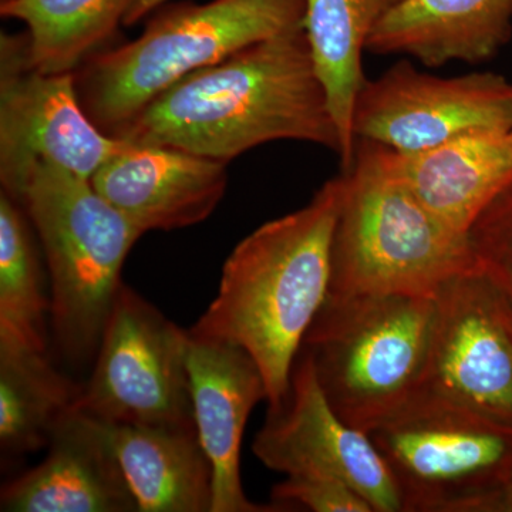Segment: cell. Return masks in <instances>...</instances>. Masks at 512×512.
I'll list each match as a JSON object with an SVG mask.
<instances>
[{"label":"cell","mask_w":512,"mask_h":512,"mask_svg":"<svg viewBox=\"0 0 512 512\" xmlns=\"http://www.w3.org/2000/svg\"><path fill=\"white\" fill-rule=\"evenodd\" d=\"M80 384L53 366L46 352L0 346V447L20 456L49 444L74 409Z\"/></svg>","instance_id":"21"},{"label":"cell","mask_w":512,"mask_h":512,"mask_svg":"<svg viewBox=\"0 0 512 512\" xmlns=\"http://www.w3.org/2000/svg\"><path fill=\"white\" fill-rule=\"evenodd\" d=\"M332 242L328 296L436 298L447 282L474 271L468 235L431 214L397 174L393 150L356 140Z\"/></svg>","instance_id":"3"},{"label":"cell","mask_w":512,"mask_h":512,"mask_svg":"<svg viewBox=\"0 0 512 512\" xmlns=\"http://www.w3.org/2000/svg\"><path fill=\"white\" fill-rule=\"evenodd\" d=\"M94 190L143 234L207 220L227 190V163L127 141L93 175Z\"/></svg>","instance_id":"13"},{"label":"cell","mask_w":512,"mask_h":512,"mask_svg":"<svg viewBox=\"0 0 512 512\" xmlns=\"http://www.w3.org/2000/svg\"><path fill=\"white\" fill-rule=\"evenodd\" d=\"M512 39V0H404L373 30L367 52L427 67L490 62Z\"/></svg>","instance_id":"17"},{"label":"cell","mask_w":512,"mask_h":512,"mask_svg":"<svg viewBox=\"0 0 512 512\" xmlns=\"http://www.w3.org/2000/svg\"><path fill=\"white\" fill-rule=\"evenodd\" d=\"M417 394L512 427V315L478 269L437 293L429 365Z\"/></svg>","instance_id":"11"},{"label":"cell","mask_w":512,"mask_h":512,"mask_svg":"<svg viewBox=\"0 0 512 512\" xmlns=\"http://www.w3.org/2000/svg\"><path fill=\"white\" fill-rule=\"evenodd\" d=\"M272 500L315 512H375L350 485L326 477L288 476L272 488Z\"/></svg>","instance_id":"24"},{"label":"cell","mask_w":512,"mask_h":512,"mask_svg":"<svg viewBox=\"0 0 512 512\" xmlns=\"http://www.w3.org/2000/svg\"><path fill=\"white\" fill-rule=\"evenodd\" d=\"M252 451L278 473L333 478L350 485L375 512H403L397 485L369 434L340 419L303 350L288 397L279 409L268 410Z\"/></svg>","instance_id":"12"},{"label":"cell","mask_w":512,"mask_h":512,"mask_svg":"<svg viewBox=\"0 0 512 512\" xmlns=\"http://www.w3.org/2000/svg\"><path fill=\"white\" fill-rule=\"evenodd\" d=\"M47 456L3 485V512H138L106 421L72 409L57 423Z\"/></svg>","instance_id":"15"},{"label":"cell","mask_w":512,"mask_h":512,"mask_svg":"<svg viewBox=\"0 0 512 512\" xmlns=\"http://www.w3.org/2000/svg\"><path fill=\"white\" fill-rule=\"evenodd\" d=\"M367 434L389 467L403 512H504L512 427L416 394Z\"/></svg>","instance_id":"7"},{"label":"cell","mask_w":512,"mask_h":512,"mask_svg":"<svg viewBox=\"0 0 512 512\" xmlns=\"http://www.w3.org/2000/svg\"><path fill=\"white\" fill-rule=\"evenodd\" d=\"M478 271L512 313V183L495 197L468 231Z\"/></svg>","instance_id":"23"},{"label":"cell","mask_w":512,"mask_h":512,"mask_svg":"<svg viewBox=\"0 0 512 512\" xmlns=\"http://www.w3.org/2000/svg\"><path fill=\"white\" fill-rule=\"evenodd\" d=\"M512 315V313H511ZM504 512H512V484L510 487V491L507 494V500H505V508Z\"/></svg>","instance_id":"26"},{"label":"cell","mask_w":512,"mask_h":512,"mask_svg":"<svg viewBox=\"0 0 512 512\" xmlns=\"http://www.w3.org/2000/svg\"><path fill=\"white\" fill-rule=\"evenodd\" d=\"M113 137L227 164L282 140L340 154L338 127L303 25L184 77Z\"/></svg>","instance_id":"1"},{"label":"cell","mask_w":512,"mask_h":512,"mask_svg":"<svg viewBox=\"0 0 512 512\" xmlns=\"http://www.w3.org/2000/svg\"><path fill=\"white\" fill-rule=\"evenodd\" d=\"M187 363L195 426L212 466L211 512L284 511L281 504L252 503L242 487V436L249 414L266 400L258 365L238 346L192 336Z\"/></svg>","instance_id":"14"},{"label":"cell","mask_w":512,"mask_h":512,"mask_svg":"<svg viewBox=\"0 0 512 512\" xmlns=\"http://www.w3.org/2000/svg\"><path fill=\"white\" fill-rule=\"evenodd\" d=\"M188 330L121 285L74 409L111 424L195 429Z\"/></svg>","instance_id":"8"},{"label":"cell","mask_w":512,"mask_h":512,"mask_svg":"<svg viewBox=\"0 0 512 512\" xmlns=\"http://www.w3.org/2000/svg\"><path fill=\"white\" fill-rule=\"evenodd\" d=\"M306 0H211L150 20L133 42L94 53L74 72L80 103L109 136L184 77L303 25Z\"/></svg>","instance_id":"4"},{"label":"cell","mask_w":512,"mask_h":512,"mask_svg":"<svg viewBox=\"0 0 512 512\" xmlns=\"http://www.w3.org/2000/svg\"><path fill=\"white\" fill-rule=\"evenodd\" d=\"M404 0H306L303 28L340 138V165L355 157L353 111L365 86L363 53L376 26Z\"/></svg>","instance_id":"19"},{"label":"cell","mask_w":512,"mask_h":512,"mask_svg":"<svg viewBox=\"0 0 512 512\" xmlns=\"http://www.w3.org/2000/svg\"><path fill=\"white\" fill-rule=\"evenodd\" d=\"M107 427L138 512H211L212 466L197 430Z\"/></svg>","instance_id":"18"},{"label":"cell","mask_w":512,"mask_h":512,"mask_svg":"<svg viewBox=\"0 0 512 512\" xmlns=\"http://www.w3.org/2000/svg\"><path fill=\"white\" fill-rule=\"evenodd\" d=\"M393 163L431 214L458 234L468 235L485 208L512 183L511 133L467 131L416 153L393 150Z\"/></svg>","instance_id":"16"},{"label":"cell","mask_w":512,"mask_h":512,"mask_svg":"<svg viewBox=\"0 0 512 512\" xmlns=\"http://www.w3.org/2000/svg\"><path fill=\"white\" fill-rule=\"evenodd\" d=\"M15 201L45 255L53 342L70 365L90 363L123 285L124 261L144 234L89 180L56 165L36 167Z\"/></svg>","instance_id":"5"},{"label":"cell","mask_w":512,"mask_h":512,"mask_svg":"<svg viewBox=\"0 0 512 512\" xmlns=\"http://www.w3.org/2000/svg\"><path fill=\"white\" fill-rule=\"evenodd\" d=\"M345 178L336 175L309 204L266 222L234 248L217 296L190 336L244 349L266 386L268 410L284 404L293 365L328 298L332 242Z\"/></svg>","instance_id":"2"},{"label":"cell","mask_w":512,"mask_h":512,"mask_svg":"<svg viewBox=\"0 0 512 512\" xmlns=\"http://www.w3.org/2000/svg\"><path fill=\"white\" fill-rule=\"evenodd\" d=\"M167 2H170V0H136L133 8L128 12L126 20H124V26L136 25L137 22L146 18L150 13L156 12Z\"/></svg>","instance_id":"25"},{"label":"cell","mask_w":512,"mask_h":512,"mask_svg":"<svg viewBox=\"0 0 512 512\" xmlns=\"http://www.w3.org/2000/svg\"><path fill=\"white\" fill-rule=\"evenodd\" d=\"M0 53V180L13 200L39 165H56L90 181L127 146L87 116L74 73L29 66L25 36L3 35Z\"/></svg>","instance_id":"9"},{"label":"cell","mask_w":512,"mask_h":512,"mask_svg":"<svg viewBox=\"0 0 512 512\" xmlns=\"http://www.w3.org/2000/svg\"><path fill=\"white\" fill-rule=\"evenodd\" d=\"M484 128L511 131V82L493 72L440 77L421 72L410 60L366 80L353 111L356 140L403 154Z\"/></svg>","instance_id":"10"},{"label":"cell","mask_w":512,"mask_h":512,"mask_svg":"<svg viewBox=\"0 0 512 512\" xmlns=\"http://www.w3.org/2000/svg\"><path fill=\"white\" fill-rule=\"evenodd\" d=\"M19 202L0 195V346L47 352L50 291Z\"/></svg>","instance_id":"22"},{"label":"cell","mask_w":512,"mask_h":512,"mask_svg":"<svg viewBox=\"0 0 512 512\" xmlns=\"http://www.w3.org/2000/svg\"><path fill=\"white\" fill-rule=\"evenodd\" d=\"M136 0H2L0 15L26 26L25 55L43 73H74L124 20Z\"/></svg>","instance_id":"20"},{"label":"cell","mask_w":512,"mask_h":512,"mask_svg":"<svg viewBox=\"0 0 512 512\" xmlns=\"http://www.w3.org/2000/svg\"><path fill=\"white\" fill-rule=\"evenodd\" d=\"M434 323L436 298L328 296L301 350L340 419L367 433L419 392Z\"/></svg>","instance_id":"6"},{"label":"cell","mask_w":512,"mask_h":512,"mask_svg":"<svg viewBox=\"0 0 512 512\" xmlns=\"http://www.w3.org/2000/svg\"><path fill=\"white\" fill-rule=\"evenodd\" d=\"M510 133H511V138H512V128H511V131H510Z\"/></svg>","instance_id":"27"}]
</instances>
